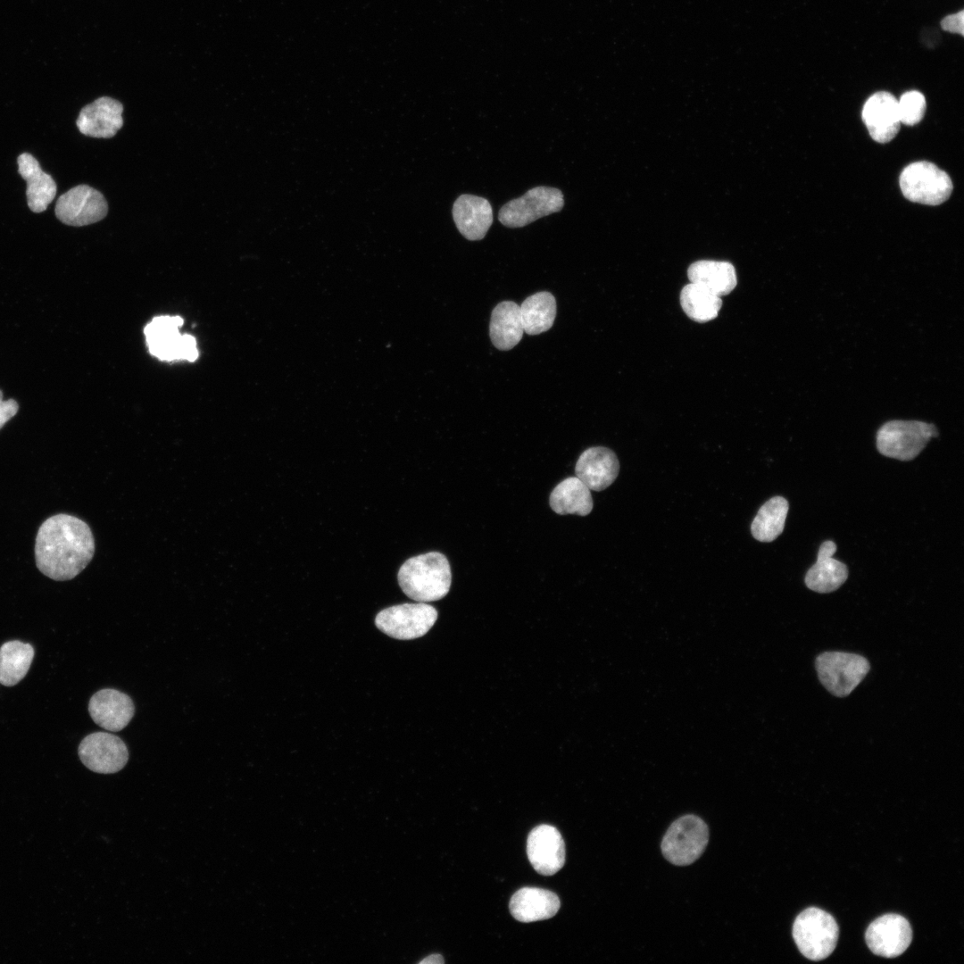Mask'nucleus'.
<instances>
[{
  "mask_svg": "<svg viewBox=\"0 0 964 964\" xmlns=\"http://www.w3.org/2000/svg\"><path fill=\"white\" fill-rule=\"evenodd\" d=\"M88 712L99 727L117 732L129 723L135 706L128 694L116 689L104 688L90 698Z\"/></svg>",
  "mask_w": 964,
  "mask_h": 964,
  "instance_id": "obj_16",
  "label": "nucleus"
},
{
  "mask_svg": "<svg viewBox=\"0 0 964 964\" xmlns=\"http://www.w3.org/2000/svg\"><path fill=\"white\" fill-rule=\"evenodd\" d=\"M708 840L705 822L695 815H686L674 821L667 830L661 842V852L672 864L686 866L701 856Z\"/></svg>",
  "mask_w": 964,
  "mask_h": 964,
  "instance_id": "obj_7",
  "label": "nucleus"
},
{
  "mask_svg": "<svg viewBox=\"0 0 964 964\" xmlns=\"http://www.w3.org/2000/svg\"><path fill=\"white\" fill-rule=\"evenodd\" d=\"M437 619V611L425 602L403 603L380 611L377 627L390 637L411 640L427 634Z\"/></svg>",
  "mask_w": 964,
  "mask_h": 964,
  "instance_id": "obj_8",
  "label": "nucleus"
},
{
  "mask_svg": "<svg viewBox=\"0 0 964 964\" xmlns=\"http://www.w3.org/2000/svg\"><path fill=\"white\" fill-rule=\"evenodd\" d=\"M815 666L821 684L837 697L849 695L870 669L865 657L843 652H822Z\"/></svg>",
  "mask_w": 964,
  "mask_h": 964,
  "instance_id": "obj_6",
  "label": "nucleus"
},
{
  "mask_svg": "<svg viewBox=\"0 0 964 964\" xmlns=\"http://www.w3.org/2000/svg\"><path fill=\"white\" fill-rule=\"evenodd\" d=\"M563 205L564 198L560 189L539 186L503 205L498 220L506 227L521 228L542 217L560 212Z\"/></svg>",
  "mask_w": 964,
  "mask_h": 964,
  "instance_id": "obj_9",
  "label": "nucleus"
},
{
  "mask_svg": "<svg viewBox=\"0 0 964 964\" xmlns=\"http://www.w3.org/2000/svg\"><path fill=\"white\" fill-rule=\"evenodd\" d=\"M788 502L782 496L768 500L758 511L752 525V536L760 542H771L784 530Z\"/></svg>",
  "mask_w": 964,
  "mask_h": 964,
  "instance_id": "obj_28",
  "label": "nucleus"
},
{
  "mask_svg": "<svg viewBox=\"0 0 964 964\" xmlns=\"http://www.w3.org/2000/svg\"><path fill=\"white\" fill-rule=\"evenodd\" d=\"M897 101L901 123L913 126L921 121L927 106L922 93L916 90L908 91Z\"/></svg>",
  "mask_w": 964,
  "mask_h": 964,
  "instance_id": "obj_30",
  "label": "nucleus"
},
{
  "mask_svg": "<svg viewBox=\"0 0 964 964\" xmlns=\"http://www.w3.org/2000/svg\"><path fill=\"white\" fill-rule=\"evenodd\" d=\"M79 757L90 770L100 774L120 771L127 764L129 752L117 735L106 732L87 735L79 746Z\"/></svg>",
  "mask_w": 964,
  "mask_h": 964,
  "instance_id": "obj_11",
  "label": "nucleus"
},
{
  "mask_svg": "<svg viewBox=\"0 0 964 964\" xmlns=\"http://www.w3.org/2000/svg\"><path fill=\"white\" fill-rule=\"evenodd\" d=\"M527 853L537 873L554 875L565 862V844L561 833L549 825L536 827L528 834Z\"/></svg>",
  "mask_w": 964,
  "mask_h": 964,
  "instance_id": "obj_13",
  "label": "nucleus"
},
{
  "mask_svg": "<svg viewBox=\"0 0 964 964\" xmlns=\"http://www.w3.org/2000/svg\"><path fill=\"white\" fill-rule=\"evenodd\" d=\"M55 215L65 225L82 227L103 220L108 212L104 195L87 185L76 186L57 199Z\"/></svg>",
  "mask_w": 964,
  "mask_h": 964,
  "instance_id": "obj_10",
  "label": "nucleus"
},
{
  "mask_svg": "<svg viewBox=\"0 0 964 964\" xmlns=\"http://www.w3.org/2000/svg\"><path fill=\"white\" fill-rule=\"evenodd\" d=\"M687 277L691 283L702 286L720 297L733 291L737 284L735 267L723 261L694 262L688 267Z\"/></svg>",
  "mask_w": 964,
  "mask_h": 964,
  "instance_id": "obj_24",
  "label": "nucleus"
},
{
  "mask_svg": "<svg viewBox=\"0 0 964 964\" xmlns=\"http://www.w3.org/2000/svg\"><path fill=\"white\" fill-rule=\"evenodd\" d=\"M444 961L445 960H444V959H443V957L441 955L433 954V955L426 957L425 959L420 960V964H442V963H444Z\"/></svg>",
  "mask_w": 964,
  "mask_h": 964,
  "instance_id": "obj_34",
  "label": "nucleus"
},
{
  "mask_svg": "<svg viewBox=\"0 0 964 964\" xmlns=\"http://www.w3.org/2000/svg\"><path fill=\"white\" fill-rule=\"evenodd\" d=\"M524 333L519 305L512 301L499 303L491 314L489 334L493 345L507 351L517 345Z\"/></svg>",
  "mask_w": 964,
  "mask_h": 964,
  "instance_id": "obj_23",
  "label": "nucleus"
},
{
  "mask_svg": "<svg viewBox=\"0 0 964 964\" xmlns=\"http://www.w3.org/2000/svg\"><path fill=\"white\" fill-rule=\"evenodd\" d=\"M34 657V648L18 640L0 647V683L5 686L18 684L27 674Z\"/></svg>",
  "mask_w": 964,
  "mask_h": 964,
  "instance_id": "obj_27",
  "label": "nucleus"
},
{
  "mask_svg": "<svg viewBox=\"0 0 964 964\" xmlns=\"http://www.w3.org/2000/svg\"><path fill=\"white\" fill-rule=\"evenodd\" d=\"M524 332L538 335L550 329L556 316V301L549 292H537L519 306Z\"/></svg>",
  "mask_w": 964,
  "mask_h": 964,
  "instance_id": "obj_26",
  "label": "nucleus"
},
{
  "mask_svg": "<svg viewBox=\"0 0 964 964\" xmlns=\"http://www.w3.org/2000/svg\"><path fill=\"white\" fill-rule=\"evenodd\" d=\"M453 218L460 233L467 239H482L493 223L488 200L474 195H460L453 206Z\"/></svg>",
  "mask_w": 964,
  "mask_h": 964,
  "instance_id": "obj_18",
  "label": "nucleus"
},
{
  "mask_svg": "<svg viewBox=\"0 0 964 964\" xmlns=\"http://www.w3.org/2000/svg\"><path fill=\"white\" fill-rule=\"evenodd\" d=\"M865 939L876 955L894 958L905 952L912 940L909 921L899 914H885L875 919L867 928Z\"/></svg>",
  "mask_w": 964,
  "mask_h": 964,
  "instance_id": "obj_12",
  "label": "nucleus"
},
{
  "mask_svg": "<svg viewBox=\"0 0 964 964\" xmlns=\"http://www.w3.org/2000/svg\"><path fill=\"white\" fill-rule=\"evenodd\" d=\"M941 25L942 28L948 32L959 33L962 36L964 29L963 11L946 16L941 21Z\"/></svg>",
  "mask_w": 964,
  "mask_h": 964,
  "instance_id": "obj_31",
  "label": "nucleus"
},
{
  "mask_svg": "<svg viewBox=\"0 0 964 964\" xmlns=\"http://www.w3.org/2000/svg\"><path fill=\"white\" fill-rule=\"evenodd\" d=\"M397 578L401 589L411 599L420 602L437 601L450 590V563L439 552L420 554L401 566Z\"/></svg>",
  "mask_w": 964,
  "mask_h": 964,
  "instance_id": "obj_2",
  "label": "nucleus"
},
{
  "mask_svg": "<svg viewBox=\"0 0 964 964\" xmlns=\"http://www.w3.org/2000/svg\"><path fill=\"white\" fill-rule=\"evenodd\" d=\"M94 553L95 540L89 526L75 516H52L38 528L36 564L41 573L54 580L75 578L87 566Z\"/></svg>",
  "mask_w": 964,
  "mask_h": 964,
  "instance_id": "obj_1",
  "label": "nucleus"
},
{
  "mask_svg": "<svg viewBox=\"0 0 964 964\" xmlns=\"http://www.w3.org/2000/svg\"><path fill=\"white\" fill-rule=\"evenodd\" d=\"M18 172L27 182V203L33 212H42L56 195L57 186L54 179L40 167L37 160L29 153L17 158Z\"/></svg>",
  "mask_w": 964,
  "mask_h": 964,
  "instance_id": "obj_19",
  "label": "nucleus"
},
{
  "mask_svg": "<svg viewBox=\"0 0 964 964\" xmlns=\"http://www.w3.org/2000/svg\"><path fill=\"white\" fill-rule=\"evenodd\" d=\"M122 112L123 105L118 100L101 96L80 110L76 124L83 135L110 138L123 125Z\"/></svg>",
  "mask_w": 964,
  "mask_h": 964,
  "instance_id": "obj_14",
  "label": "nucleus"
},
{
  "mask_svg": "<svg viewBox=\"0 0 964 964\" xmlns=\"http://www.w3.org/2000/svg\"><path fill=\"white\" fill-rule=\"evenodd\" d=\"M19 410L17 402L13 399L2 400L0 402V428L15 414Z\"/></svg>",
  "mask_w": 964,
  "mask_h": 964,
  "instance_id": "obj_33",
  "label": "nucleus"
},
{
  "mask_svg": "<svg viewBox=\"0 0 964 964\" xmlns=\"http://www.w3.org/2000/svg\"><path fill=\"white\" fill-rule=\"evenodd\" d=\"M549 503L557 514L579 516L588 515L594 505L590 489L578 477L561 481L553 489Z\"/></svg>",
  "mask_w": 964,
  "mask_h": 964,
  "instance_id": "obj_25",
  "label": "nucleus"
},
{
  "mask_svg": "<svg viewBox=\"0 0 964 964\" xmlns=\"http://www.w3.org/2000/svg\"><path fill=\"white\" fill-rule=\"evenodd\" d=\"M838 935L833 916L815 907L802 911L793 925V937L798 949L811 960L828 957L835 948Z\"/></svg>",
  "mask_w": 964,
  "mask_h": 964,
  "instance_id": "obj_3",
  "label": "nucleus"
},
{
  "mask_svg": "<svg viewBox=\"0 0 964 964\" xmlns=\"http://www.w3.org/2000/svg\"><path fill=\"white\" fill-rule=\"evenodd\" d=\"M619 472V462L613 451L603 446L585 450L578 457L576 476L590 489L602 491L610 486Z\"/></svg>",
  "mask_w": 964,
  "mask_h": 964,
  "instance_id": "obj_17",
  "label": "nucleus"
},
{
  "mask_svg": "<svg viewBox=\"0 0 964 964\" xmlns=\"http://www.w3.org/2000/svg\"><path fill=\"white\" fill-rule=\"evenodd\" d=\"M2 400H3V394H2V392L0 391V402H1Z\"/></svg>",
  "mask_w": 964,
  "mask_h": 964,
  "instance_id": "obj_35",
  "label": "nucleus"
},
{
  "mask_svg": "<svg viewBox=\"0 0 964 964\" xmlns=\"http://www.w3.org/2000/svg\"><path fill=\"white\" fill-rule=\"evenodd\" d=\"M900 187L908 200L928 205L945 202L953 188L950 176L927 161L906 166L900 175Z\"/></svg>",
  "mask_w": 964,
  "mask_h": 964,
  "instance_id": "obj_5",
  "label": "nucleus"
},
{
  "mask_svg": "<svg viewBox=\"0 0 964 964\" xmlns=\"http://www.w3.org/2000/svg\"><path fill=\"white\" fill-rule=\"evenodd\" d=\"M835 551L836 544L833 541H825L820 545L817 561L805 576L808 588L818 593H830L845 582L848 569L844 563L833 558Z\"/></svg>",
  "mask_w": 964,
  "mask_h": 964,
  "instance_id": "obj_21",
  "label": "nucleus"
},
{
  "mask_svg": "<svg viewBox=\"0 0 964 964\" xmlns=\"http://www.w3.org/2000/svg\"><path fill=\"white\" fill-rule=\"evenodd\" d=\"M862 120L875 141H891L901 126L897 99L885 91L873 94L864 104Z\"/></svg>",
  "mask_w": 964,
  "mask_h": 964,
  "instance_id": "obj_15",
  "label": "nucleus"
},
{
  "mask_svg": "<svg viewBox=\"0 0 964 964\" xmlns=\"http://www.w3.org/2000/svg\"><path fill=\"white\" fill-rule=\"evenodd\" d=\"M680 304L690 319L706 322L718 316L722 300L705 287L690 282L681 290Z\"/></svg>",
  "mask_w": 964,
  "mask_h": 964,
  "instance_id": "obj_29",
  "label": "nucleus"
},
{
  "mask_svg": "<svg viewBox=\"0 0 964 964\" xmlns=\"http://www.w3.org/2000/svg\"><path fill=\"white\" fill-rule=\"evenodd\" d=\"M183 320L179 316L154 318L145 328V335L152 354L161 360L181 359L182 335L179 328Z\"/></svg>",
  "mask_w": 964,
  "mask_h": 964,
  "instance_id": "obj_22",
  "label": "nucleus"
},
{
  "mask_svg": "<svg viewBox=\"0 0 964 964\" xmlns=\"http://www.w3.org/2000/svg\"><path fill=\"white\" fill-rule=\"evenodd\" d=\"M937 431L933 424L922 421L893 420L884 424L877 435L878 452L890 458L910 461L925 448Z\"/></svg>",
  "mask_w": 964,
  "mask_h": 964,
  "instance_id": "obj_4",
  "label": "nucleus"
},
{
  "mask_svg": "<svg viewBox=\"0 0 964 964\" xmlns=\"http://www.w3.org/2000/svg\"><path fill=\"white\" fill-rule=\"evenodd\" d=\"M559 897L553 892L537 887H523L511 896L510 911L514 918L528 923L553 917L559 910Z\"/></svg>",
  "mask_w": 964,
  "mask_h": 964,
  "instance_id": "obj_20",
  "label": "nucleus"
},
{
  "mask_svg": "<svg viewBox=\"0 0 964 964\" xmlns=\"http://www.w3.org/2000/svg\"><path fill=\"white\" fill-rule=\"evenodd\" d=\"M181 359L194 362L197 356L198 352L196 348V343L195 338L190 335H182L181 342Z\"/></svg>",
  "mask_w": 964,
  "mask_h": 964,
  "instance_id": "obj_32",
  "label": "nucleus"
}]
</instances>
